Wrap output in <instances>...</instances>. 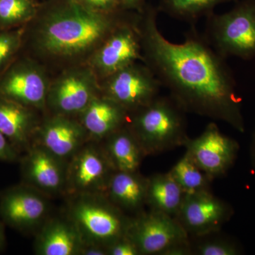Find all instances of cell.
<instances>
[{
  "label": "cell",
  "instance_id": "cell-18",
  "mask_svg": "<svg viewBox=\"0 0 255 255\" xmlns=\"http://www.w3.org/2000/svg\"><path fill=\"white\" fill-rule=\"evenodd\" d=\"M93 99L92 80L85 74L79 73L64 77L50 95V104L62 114L82 112Z\"/></svg>",
  "mask_w": 255,
  "mask_h": 255
},
{
  "label": "cell",
  "instance_id": "cell-24",
  "mask_svg": "<svg viewBox=\"0 0 255 255\" xmlns=\"http://www.w3.org/2000/svg\"><path fill=\"white\" fill-rule=\"evenodd\" d=\"M231 0H160V9L181 21L193 23L202 16H209L217 5Z\"/></svg>",
  "mask_w": 255,
  "mask_h": 255
},
{
  "label": "cell",
  "instance_id": "cell-2",
  "mask_svg": "<svg viewBox=\"0 0 255 255\" xmlns=\"http://www.w3.org/2000/svg\"><path fill=\"white\" fill-rule=\"evenodd\" d=\"M116 24L110 17L72 4L48 18L41 28L40 43L50 54L78 55L109 36Z\"/></svg>",
  "mask_w": 255,
  "mask_h": 255
},
{
  "label": "cell",
  "instance_id": "cell-21",
  "mask_svg": "<svg viewBox=\"0 0 255 255\" xmlns=\"http://www.w3.org/2000/svg\"><path fill=\"white\" fill-rule=\"evenodd\" d=\"M146 205L150 210L175 218L182 206L185 193L168 172L147 178Z\"/></svg>",
  "mask_w": 255,
  "mask_h": 255
},
{
  "label": "cell",
  "instance_id": "cell-13",
  "mask_svg": "<svg viewBox=\"0 0 255 255\" xmlns=\"http://www.w3.org/2000/svg\"><path fill=\"white\" fill-rule=\"evenodd\" d=\"M62 161L41 146L33 147L21 163L23 179L42 193L55 194L66 185V171Z\"/></svg>",
  "mask_w": 255,
  "mask_h": 255
},
{
  "label": "cell",
  "instance_id": "cell-9",
  "mask_svg": "<svg viewBox=\"0 0 255 255\" xmlns=\"http://www.w3.org/2000/svg\"><path fill=\"white\" fill-rule=\"evenodd\" d=\"M184 147L212 181L227 173L236 162L240 150L238 142L224 135L214 122L208 124L199 136L189 137Z\"/></svg>",
  "mask_w": 255,
  "mask_h": 255
},
{
  "label": "cell",
  "instance_id": "cell-11",
  "mask_svg": "<svg viewBox=\"0 0 255 255\" xmlns=\"http://www.w3.org/2000/svg\"><path fill=\"white\" fill-rule=\"evenodd\" d=\"M48 211V202L41 191L28 184L10 187L0 194V217L18 231L36 228Z\"/></svg>",
  "mask_w": 255,
  "mask_h": 255
},
{
  "label": "cell",
  "instance_id": "cell-32",
  "mask_svg": "<svg viewBox=\"0 0 255 255\" xmlns=\"http://www.w3.org/2000/svg\"><path fill=\"white\" fill-rule=\"evenodd\" d=\"M250 152H251L252 165H253V169H254L255 170V127L254 131H253V136H252L251 149H250Z\"/></svg>",
  "mask_w": 255,
  "mask_h": 255
},
{
  "label": "cell",
  "instance_id": "cell-20",
  "mask_svg": "<svg viewBox=\"0 0 255 255\" xmlns=\"http://www.w3.org/2000/svg\"><path fill=\"white\" fill-rule=\"evenodd\" d=\"M106 139L105 152L114 170L138 171L145 155L128 126H124Z\"/></svg>",
  "mask_w": 255,
  "mask_h": 255
},
{
  "label": "cell",
  "instance_id": "cell-16",
  "mask_svg": "<svg viewBox=\"0 0 255 255\" xmlns=\"http://www.w3.org/2000/svg\"><path fill=\"white\" fill-rule=\"evenodd\" d=\"M6 100L20 105L41 107L47 95V83L38 70L26 68L10 74L0 87Z\"/></svg>",
  "mask_w": 255,
  "mask_h": 255
},
{
  "label": "cell",
  "instance_id": "cell-3",
  "mask_svg": "<svg viewBox=\"0 0 255 255\" xmlns=\"http://www.w3.org/2000/svg\"><path fill=\"white\" fill-rule=\"evenodd\" d=\"M134 113L128 127L145 156L173 150L189 140L187 112L170 96L159 95Z\"/></svg>",
  "mask_w": 255,
  "mask_h": 255
},
{
  "label": "cell",
  "instance_id": "cell-26",
  "mask_svg": "<svg viewBox=\"0 0 255 255\" xmlns=\"http://www.w3.org/2000/svg\"><path fill=\"white\" fill-rule=\"evenodd\" d=\"M31 12L28 0H0V20L13 23L27 17Z\"/></svg>",
  "mask_w": 255,
  "mask_h": 255
},
{
  "label": "cell",
  "instance_id": "cell-6",
  "mask_svg": "<svg viewBox=\"0 0 255 255\" xmlns=\"http://www.w3.org/2000/svg\"><path fill=\"white\" fill-rule=\"evenodd\" d=\"M127 236L142 255H161L169 247L189 240L175 218L153 210L130 219Z\"/></svg>",
  "mask_w": 255,
  "mask_h": 255
},
{
  "label": "cell",
  "instance_id": "cell-1",
  "mask_svg": "<svg viewBox=\"0 0 255 255\" xmlns=\"http://www.w3.org/2000/svg\"><path fill=\"white\" fill-rule=\"evenodd\" d=\"M141 24L143 61L178 105L187 113L246 131L232 72L205 37L192 28L182 43L169 41L159 31L155 10L147 12Z\"/></svg>",
  "mask_w": 255,
  "mask_h": 255
},
{
  "label": "cell",
  "instance_id": "cell-33",
  "mask_svg": "<svg viewBox=\"0 0 255 255\" xmlns=\"http://www.w3.org/2000/svg\"><path fill=\"white\" fill-rule=\"evenodd\" d=\"M5 243V236L4 232V228H3L2 225L0 223V251L3 249Z\"/></svg>",
  "mask_w": 255,
  "mask_h": 255
},
{
  "label": "cell",
  "instance_id": "cell-12",
  "mask_svg": "<svg viewBox=\"0 0 255 255\" xmlns=\"http://www.w3.org/2000/svg\"><path fill=\"white\" fill-rule=\"evenodd\" d=\"M140 30L128 25L116 26L97 55V65L106 75L144 60Z\"/></svg>",
  "mask_w": 255,
  "mask_h": 255
},
{
  "label": "cell",
  "instance_id": "cell-5",
  "mask_svg": "<svg viewBox=\"0 0 255 255\" xmlns=\"http://www.w3.org/2000/svg\"><path fill=\"white\" fill-rule=\"evenodd\" d=\"M207 18L204 37L221 56L255 58V0H243L227 12Z\"/></svg>",
  "mask_w": 255,
  "mask_h": 255
},
{
  "label": "cell",
  "instance_id": "cell-34",
  "mask_svg": "<svg viewBox=\"0 0 255 255\" xmlns=\"http://www.w3.org/2000/svg\"><path fill=\"white\" fill-rule=\"evenodd\" d=\"M124 4L129 5V6H134L140 3L142 0H120Z\"/></svg>",
  "mask_w": 255,
  "mask_h": 255
},
{
  "label": "cell",
  "instance_id": "cell-30",
  "mask_svg": "<svg viewBox=\"0 0 255 255\" xmlns=\"http://www.w3.org/2000/svg\"><path fill=\"white\" fill-rule=\"evenodd\" d=\"M80 255H107V249L105 247L85 245L82 248Z\"/></svg>",
  "mask_w": 255,
  "mask_h": 255
},
{
  "label": "cell",
  "instance_id": "cell-7",
  "mask_svg": "<svg viewBox=\"0 0 255 255\" xmlns=\"http://www.w3.org/2000/svg\"><path fill=\"white\" fill-rule=\"evenodd\" d=\"M162 85L147 65L136 63L110 75L106 97L128 112L145 107L159 95Z\"/></svg>",
  "mask_w": 255,
  "mask_h": 255
},
{
  "label": "cell",
  "instance_id": "cell-8",
  "mask_svg": "<svg viewBox=\"0 0 255 255\" xmlns=\"http://www.w3.org/2000/svg\"><path fill=\"white\" fill-rule=\"evenodd\" d=\"M233 215L232 206L206 190L185 194L175 219L189 236L199 238L219 233Z\"/></svg>",
  "mask_w": 255,
  "mask_h": 255
},
{
  "label": "cell",
  "instance_id": "cell-31",
  "mask_svg": "<svg viewBox=\"0 0 255 255\" xmlns=\"http://www.w3.org/2000/svg\"><path fill=\"white\" fill-rule=\"evenodd\" d=\"M117 1L118 0H86L89 4L100 9H110L114 6Z\"/></svg>",
  "mask_w": 255,
  "mask_h": 255
},
{
  "label": "cell",
  "instance_id": "cell-22",
  "mask_svg": "<svg viewBox=\"0 0 255 255\" xmlns=\"http://www.w3.org/2000/svg\"><path fill=\"white\" fill-rule=\"evenodd\" d=\"M32 127L31 114L23 105L9 100L0 101V132L15 148L28 145Z\"/></svg>",
  "mask_w": 255,
  "mask_h": 255
},
{
  "label": "cell",
  "instance_id": "cell-28",
  "mask_svg": "<svg viewBox=\"0 0 255 255\" xmlns=\"http://www.w3.org/2000/svg\"><path fill=\"white\" fill-rule=\"evenodd\" d=\"M17 156L16 149L0 132V161L12 162L17 158Z\"/></svg>",
  "mask_w": 255,
  "mask_h": 255
},
{
  "label": "cell",
  "instance_id": "cell-29",
  "mask_svg": "<svg viewBox=\"0 0 255 255\" xmlns=\"http://www.w3.org/2000/svg\"><path fill=\"white\" fill-rule=\"evenodd\" d=\"M16 43V39L13 36L9 34L0 36V64L12 52Z\"/></svg>",
  "mask_w": 255,
  "mask_h": 255
},
{
  "label": "cell",
  "instance_id": "cell-27",
  "mask_svg": "<svg viewBox=\"0 0 255 255\" xmlns=\"http://www.w3.org/2000/svg\"><path fill=\"white\" fill-rule=\"evenodd\" d=\"M107 253L110 255H140L136 246L127 235L109 246Z\"/></svg>",
  "mask_w": 255,
  "mask_h": 255
},
{
  "label": "cell",
  "instance_id": "cell-17",
  "mask_svg": "<svg viewBox=\"0 0 255 255\" xmlns=\"http://www.w3.org/2000/svg\"><path fill=\"white\" fill-rule=\"evenodd\" d=\"M148 179L137 172L115 171L105 196L122 211L140 213L146 204Z\"/></svg>",
  "mask_w": 255,
  "mask_h": 255
},
{
  "label": "cell",
  "instance_id": "cell-4",
  "mask_svg": "<svg viewBox=\"0 0 255 255\" xmlns=\"http://www.w3.org/2000/svg\"><path fill=\"white\" fill-rule=\"evenodd\" d=\"M70 209V221L85 245L107 248L127 235L130 218L101 194H82Z\"/></svg>",
  "mask_w": 255,
  "mask_h": 255
},
{
  "label": "cell",
  "instance_id": "cell-23",
  "mask_svg": "<svg viewBox=\"0 0 255 255\" xmlns=\"http://www.w3.org/2000/svg\"><path fill=\"white\" fill-rule=\"evenodd\" d=\"M169 173L185 194L210 190L212 182L187 152L174 164Z\"/></svg>",
  "mask_w": 255,
  "mask_h": 255
},
{
  "label": "cell",
  "instance_id": "cell-10",
  "mask_svg": "<svg viewBox=\"0 0 255 255\" xmlns=\"http://www.w3.org/2000/svg\"><path fill=\"white\" fill-rule=\"evenodd\" d=\"M114 172L105 150L94 146L81 147L72 157L66 170L65 186L79 195L105 194Z\"/></svg>",
  "mask_w": 255,
  "mask_h": 255
},
{
  "label": "cell",
  "instance_id": "cell-15",
  "mask_svg": "<svg viewBox=\"0 0 255 255\" xmlns=\"http://www.w3.org/2000/svg\"><path fill=\"white\" fill-rule=\"evenodd\" d=\"M85 246L71 221L55 220L47 223L37 236L35 251L40 255H80Z\"/></svg>",
  "mask_w": 255,
  "mask_h": 255
},
{
  "label": "cell",
  "instance_id": "cell-19",
  "mask_svg": "<svg viewBox=\"0 0 255 255\" xmlns=\"http://www.w3.org/2000/svg\"><path fill=\"white\" fill-rule=\"evenodd\" d=\"M83 128L92 136L107 138L125 126L128 112L108 97L95 99L82 112Z\"/></svg>",
  "mask_w": 255,
  "mask_h": 255
},
{
  "label": "cell",
  "instance_id": "cell-14",
  "mask_svg": "<svg viewBox=\"0 0 255 255\" xmlns=\"http://www.w3.org/2000/svg\"><path fill=\"white\" fill-rule=\"evenodd\" d=\"M85 128L65 117L50 119L40 134L41 146L62 160L73 157L85 141Z\"/></svg>",
  "mask_w": 255,
  "mask_h": 255
},
{
  "label": "cell",
  "instance_id": "cell-25",
  "mask_svg": "<svg viewBox=\"0 0 255 255\" xmlns=\"http://www.w3.org/2000/svg\"><path fill=\"white\" fill-rule=\"evenodd\" d=\"M196 238L201 241L192 246L193 255H238L241 254L240 247L234 242L224 238L214 237L212 234Z\"/></svg>",
  "mask_w": 255,
  "mask_h": 255
}]
</instances>
